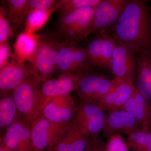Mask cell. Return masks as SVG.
<instances>
[{"instance_id":"6da1fadb","label":"cell","mask_w":151,"mask_h":151,"mask_svg":"<svg viewBox=\"0 0 151 151\" xmlns=\"http://www.w3.org/2000/svg\"><path fill=\"white\" fill-rule=\"evenodd\" d=\"M110 34L137 54L151 52V14L148 1L127 0Z\"/></svg>"},{"instance_id":"7a4b0ae2","label":"cell","mask_w":151,"mask_h":151,"mask_svg":"<svg viewBox=\"0 0 151 151\" xmlns=\"http://www.w3.org/2000/svg\"><path fill=\"white\" fill-rule=\"evenodd\" d=\"M42 83L40 78L31 70L27 78L12 92L21 119L30 125L41 114Z\"/></svg>"},{"instance_id":"3957f363","label":"cell","mask_w":151,"mask_h":151,"mask_svg":"<svg viewBox=\"0 0 151 151\" xmlns=\"http://www.w3.org/2000/svg\"><path fill=\"white\" fill-rule=\"evenodd\" d=\"M95 7L78 9L60 17L55 33L62 41L78 44L92 34Z\"/></svg>"},{"instance_id":"277c9868","label":"cell","mask_w":151,"mask_h":151,"mask_svg":"<svg viewBox=\"0 0 151 151\" xmlns=\"http://www.w3.org/2000/svg\"><path fill=\"white\" fill-rule=\"evenodd\" d=\"M63 41L55 32L44 33L40 38L31 70L42 83L56 73L58 52Z\"/></svg>"},{"instance_id":"5b68a950","label":"cell","mask_w":151,"mask_h":151,"mask_svg":"<svg viewBox=\"0 0 151 151\" xmlns=\"http://www.w3.org/2000/svg\"><path fill=\"white\" fill-rule=\"evenodd\" d=\"M70 122L57 123L40 115L31 124L33 151H42L52 147L65 134Z\"/></svg>"},{"instance_id":"8992f818","label":"cell","mask_w":151,"mask_h":151,"mask_svg":"<svg viewBox=\"0 0 151 151\" xmlns=\"http://www.w3.org/2000/svg\"><path fill=\"white\" fill-rule=\"evenodd\" d=\"M94 68L85 48L77 44L63 41L58 52L56 72L59 76L67 73L92 71Z\"/></svg>"},{"instance_id":"52a82bcc","label":"cell","mask_w":151,"mask_h":151,"mask_svg":"<svg viewBox=\"0 0 151 151\" xmlns=\"http://www.w3.org/2000/svg\"><path fill=\"white\" fill-rule=\"evenodd\" d=\"M77 107L74 119L78 129L89 139V143L100 141V133L105 124L104 111L93 103L82 102Z\"/></svg>"},{"instance_id":"ba28073f","label":"cell","mask_w":151,"mask_h":151,"mask_svg":"<svg viewBox=\"0 0 151 151\" xmlns=\"http://www.w3.org/2000/svg\"><path fill=\"white\" fill-rule=\"evenodd\" d=\"M137 65L136 52L124 44L116 41L109 70L114 78L135 85Z\"/></svg>"},{"instance_id":"9c48e42d","label":"cell","mask_w":151,"mask_h":151,"mask_svg":"<svg viewBox=\"0 0 151 151\" xmlns=\"http://www.w3.org/2000/svg\"><path fill=\"white\" fill-rule=\"evenodd\" d=\"M92 71L67 73L51 78L43 82L41 86L42 100L41 114L44 108L53 97L70 94L78 88L82 79Z\"/></svg>"},{"instance_id":"30bf717a","label":"cell","mask_w":151,"mask_h":151,"mask_svg":"<svg viewBox=\"0 0 151 151\" xmlns=\"http://www.w3.org/2000/svg\"><path fill=\"white\" fill-rule=\"evenodd\" d=\"M116 40L107 32H99L85 47L93 66L104 70H110V65Z\"/></svg>"},{"instance_id":"8fae6325","label":"cell","mask_w":151,"mask_h":151,"mask_svg":"<svg viewBox=\"0 0 151 151\" xmlns=\"http://www.w3.org/2000/svg\"><path fill=\"white\" fill-rule=\"evenodd\" d=\"M119 81L91 73L82 79L74 92L82 102L96 103L113 90Z\"/></svg>"},{"instance_id":"7c38bea8","label":"cell","mask_w":151,"mask_h":151,"mask_svg":"<svg viewBox=\"0 0 151 151\" xmlns=\"http://www.w3.org/2000/svg\"><path fill=\"white\" fill-rule=\"evenodd\" d=\"M77 108L70 94H63L52 98L40 115L51 122L69 123L75 117Z\"/></svg>"},{"instance_id":"4fadbf2b","label":"cell","mask_w":151,"mask_h":151,"mask_svg":"<svg viewBox=\"0 0 151 151\" xmlns=\"http://www.w3.org/2000/svg\"><path fill=\"white\" fill-rule=\"evenodd\" d=\"M127 0H101L95 7L92 34L107 32L116 23Z\"/></svg>"},{"instance_id":"5bb4252c","label":"cell","mask_w":151,"mask_h":151,"mask_svg":"<svg viewBox=\"0 0 151 151\" xmlns=\"http://www.w3.org/2000/svg\"><path fill=\"white\" fill-rule=\"evenodd\" d=\"M142 127L132 114L122 109L108 112L103 128L104 137L108 139L118 133L130 135Z\"/></svg>"},{"instance_id":"9a60e30c","label":"cell","mask_w":151,"mask_h":151,"mask_svg":"<svg viewBox=\"0 0 151 151\" xmlns=\"http://www.w3.org/2000/svg\"><path fill=\"white\" fill-rule=\"evenodd\" d=\"M30 127L19 118L6 129L0 140L10 151H33Z\"/></svg>"},{"instance_id":"2e32d148","label":"cell","mask_w":151,"mask_h":151,"mask_svg":"<svg viewBox=\"0 0 151 151\" xmlns=\"http://www.w3.org/2000/svg\"><path fill=\"white\" fill-rule=\"evenodd\" d=\"M31 72L24 63H21L16 60L0 69V92L1 96L10 94L23 81Z\"/></svg>"},{"instance_id":"e0dca14e","label":"cell","mask_w":151,"mask_h":151,"mask_svg":"<svg viewBox=\"0 0 151 151\" xmlns=\"http://www.w3.org/2000/svg\"><path fill=\"white\" fill-rule=\"evenodd\" d=\"M136 89L134 84L119 81L113 90L95 104L108 112L122 109Z\"/></svg>"},{"instance_id":"ac0fdd59","label":"cell","mask_w":151,"mask_h":151,"mask_svg":"<svg viewBox=\"0 0 151 151\" xmlns=\"http://www.w3.org/2000/svg\"><path fill=\"white\" fill-rule=\"evenodd\" d=\"M136 89L151 103V52L142 50L137 54Z\"/></svg>"},{"instance_id":"d6986e66","label":"cell","mask_w":151,"mask_h":151,"mask_svg":"<svg viewBox=\"0 0 151 151\" xmlns=\"http://www.w3.org/2000/svg\"><path fill=\"white\" fill-rule=\"evenodd\" d=\"M89 143V139L81 133L74 118L64 136L51 148L53 151H85Z\"/></svg>"},{"instance_id":"ffe728a7","label":"cell","mask_w":151,"mask_h":151,"mask_svg":"<svg viewBox=\"0 0 151 151\" xmlns=\"http://www.w3.org/2000/svg\"><path fill=\"white\" fill-rule=\"evenodd\" d=\"M39 38L40 35L25 31L19 34L14 45L16 60L21 63L29 61L32 65Z\"/></svg>"},{"instance_id":"44dd1931","label":"cell","mask_w":151,"mask_h":151,"mask_svg":"<svg viewBox=\"0 0 151 151\" xmlns=\"http://www.w3.org/2000/svg\"><path fill=\"white\" fill-rule=\"evenodd\" d=\"M122 109L132 114L142 127H149L151 122V103L136 88Z\"/></svg>"},{"instance_id":"7402d4cb","label":"cell","mask_w":151,"mask_h":151,"mask_svg":"<svg viewBox=\"0 0 151 151\" xmlns=\"http://www.w3.org/2000/svg\"><path fill=\"white\" fill-rule=\"evenodd\" d=\"M20 118L12 92L1 96L0 99V128L1 132L6 129Z\"/></svg>"},{"instance_id":"603a6c76","label":"cell","mask_w":151,"mask_h":151,"mask_svg":"<svg viewBox=\"0 0 151 151\" xmlns=\"http://www.w3.org/2000/svg\"><path fill=\"white\" fill-rule=\"evenodd\" d=\"M28 0L5 1L7 16L14 33L18 30L27 16V6Z\"/></svg>"},{"instance_id":"cb8c5ba5","label":"cell","mask_w":151,"mask_h":151,"mask_svg":"<svg viewBox=\"0 0 151 151\" xmlns=\"http://www.w3.org/2000/svg\"><path fill=\"white\" fill-rule=\"evenodd\" d=\"M57 9L56 4L54 8L49 10H34L30 12L25 20V31L36 34L45 25L52 14L56 11Z\"/></svg>"},{"instance_id":"d4e9b609","label":"cell","mask_w":151,"mask_h":151,"mask_svg":"<svg viewBox=\"0 0 151 151\" xmlns=\"http://www.w3.org/2000/svg\"><path fill=\"white\" fill-rule=\"evenodd\" d=\"M127 142L134 151H151V132L149 127H142L128 135Z\"/></svg>"},{"instance_id":"484cf974","label":"cell","mask_w":151,"mask_h":151,"mask_svg":"<svg viewBox=\"0 0 151 151\" xmlns=\"http://www.w3.org/2000/svg\"><path fill=\"white\" fill-rule=\"evenodd\" d=\"M101 0H59L57 1V9L55 12L60 17L70 13L78 9L86 7H95Z\"/></svg>"},{"instance_id":"4316f807","label":"cell","mask_w":151,"mask_h":151,"mask_svg":"<svg viewBox=\"0 0 151 151\" xmlns=\"http://www.w3.org/2000/svg\"><path fill=\"white\" fill-rule=\"evenodd\" d=\"M129 145L119 134L108 138L106 143L100 141L91 151H129Z\"/></svg>"},{"instance_id":"83f0119b","label":"cell","mask_w":151,"mask_h":151,"mask_svg":"<svg viewBox=\"0 0 151 151\" xmlns=\"http://www.w3.org/2000/svg\"><path fill=\"white\" fill-rule=\"evenodd\" d=\"M14 33L7 16L5 5L0 7V44L7 42Z\"/></svg>"},{"instance_id":"f1b7e54d","label":"cell","mask_w":151,"mask_h":151,"mask_svg":"<svg viewBox=\"0 0 151 151\" xmlns=\"http://www.w3.org/2000/svg\"><path fill=\"white\" fill-rule=\"evenodd\" d=\"M55 0H28L27 6V15L34 10L47 11L54 8L56 5Z\"/></svg>"},{"instance_id":"f546056e","label":"cell","mask_w":151,"mask_h":151,"mask_svg":"<svg viewBox=\"0 0 151 151\" xmlns=\"http://www.w3.org/2000/svg\"><path fill=\"white\" fill-rule=\"evenodd\" d=\"M10 58L14 60H16L10 45L8 42L0 44V69L5 67L13 60Z\"/></svg>"},{"instance_id":"4dcf8cb0","label":"cell","mask_w":151,"mask_h":151,"mask_svg":"<svg viewBox=\"0 0 151 151\" xmlns=\"http://www.w3.org/2000/svg\"><path fill=\"white\" fill-rule=\"evenodd\" d=\"M0 151H10L8 148L1 140H0Z\"/></svg>"},{"instance_id":"1f68e13d","label":"cell","mask_w":151,"mask_h":151,"mask_svg":"<svg viewBox=\"0 0 151 151\" xmlns=\"http://www.w3.org/2000/svg\"><path fill=\"white\" fill-rule=\"evenodd\" d=\"M42 151H52V149L51 147L48 148L46 149V150H44Z\"/></svg>"},{"instance_id":"d6a6232c","label":"cell","mask_w":151,"mask_h":151,"mask_svg":"<svg viewBox=\"0 0 151 151\" xmlns=\"http://www.w3.org/2000/svg\"><path fill=\"white\" fill-rule=\"evenodd\" d=\"M149 129H150V130L151 132V122L150 123V124H149Z\"/></svg>"}]
</instances>
